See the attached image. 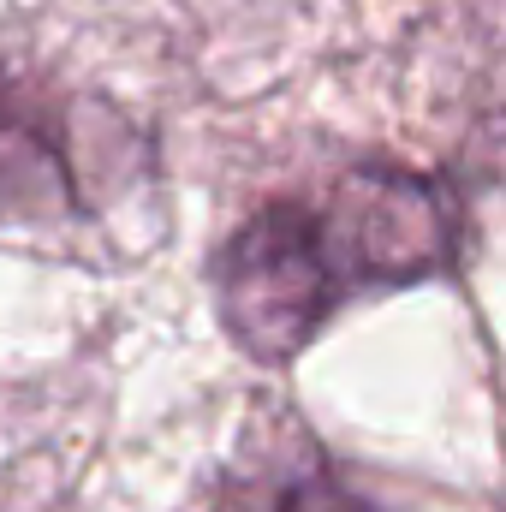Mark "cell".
<instances>
[{"mask_svg":"<svg viewBox=\"0 0 506 512\" xmlns=\"http://www.w3.org/2000/svg\"><path fill=\"white\" fill-rule=\"evenodd\" d=\"M459 191L405 161H352L268 197L215 256V310L256 364L298 358L358 292L417 286L459 262Z\"/></svg>","mask_w":506,"mask_h":512,"instance_id":"6da1fadb","label":"cell"},{"mask_svg":"<svg viewBox=\"0 0 506 512\" xmlns=\"http://www.w3.org/2000/svg\"><path fill=\"white\" fill-rule=\"evenodd\" d=\"M143 167L120 108H84L36 84H0V233H72L108 221Z\"/></svg>","mask_w":506,"mask_h":512,"instance_id":"7a4b0ae2","label":"cell"},{"mask_svg":"<svg viewBox=\"0 0 506 512\" xmlns=\"http://www.w3.org/2000/svg\"><path fill=\"white\" fill-rule=\"evenodd\" d=\"M215 512H387L292 417L251 429L221 471Z\"/></svg>","mask_w":506,"mask_h":512,"instance_id":"3957f363","label":"cell"},{"mask_svg":"<svg viewBox=\"0 0 506 512\" xmlns=\"http://www.w3.org/2000/svg\"><path fill=\"white\" fill-rule=\"evenodd\" d=\"M453 131L459 161L506 185V0H459L453 6Z\"/></svg>","mask_w":506,"mask_h":512,"instance_id":"277c9868","label":"cell"}]
</instances>
